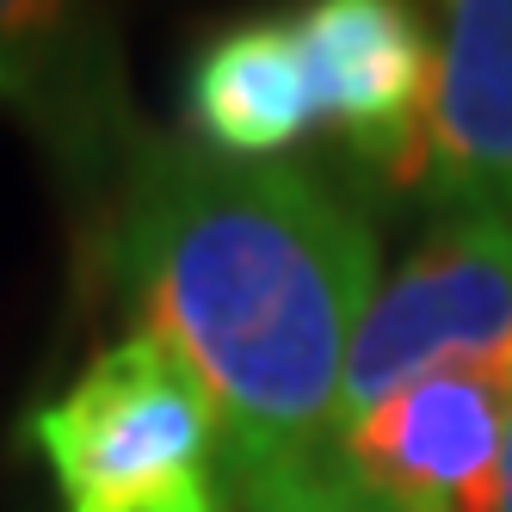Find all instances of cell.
Masks as SVG:
<instances>
[{
	"mask_svg": "<svg viewBox=\"0 0 512 512\" xmlns=\"http://www.w3.org/2000/svg\"><path fill=\"white\" fill-rule=\"evenodd\" d=\"M346 457V451H340ZM241 512H383L371 494H364L352 482V469L340 463L334 475H321V482H297V488H266V494H253L241 500Z\"/></svg>",
	"mask_w": 512,
	"mask_h": 512,
	"instance_id": "9",
	"label": "cell"
},
{
	"mask_svg": "<svg viewBox=\"0 0 512 512\" xmlns=\"http://www.w3.org/2000/svg\"><path fill=\"white\" fill-rule=\"evenodd\" d=\"M192 142L235 161H284L321 124L315 81L290 19H247L192 62Z\"/></svg>",
	"mask_w": 512,
	"mask_h": 512,
	"instance_id": "8",
	"label": "cell"
},
{
	"mask_svg": "<svg viewBox=\"0 0 512 512\" xmlns=\"http://www.w3.org/2000/svg\"><path fill=\"white\" fill-rule=\"evenodd\" d=\"M383 512H500L512 463V358L438 364L340 432Z\"/></svg>",
	"mask_w": 512,
	"mask_h": 512,
	"instance_id": "4",
	"label": "cell"
},
{
	"mask_svg": "<svg viewBox=\"0 0 512 512\" xmlns=\"http://www.w3.org/2000/svg\"><path fill=\"white\" fill-rule=\"evenodd\" d=\"M0 112H19L87 192L118 198L149 136L124 99L112 0H0Z\"/></svg>",
	"mask_w": 512,
	"mask_h": 512,
	"instance_id": "5",
	"label": "cell"
},
{
	"mask_svg": "<svg viewBox=\"0 0 512 512\" xmlns=\"http://www.w3.org/2000/svg\"><path fill=\"white\" fill-rule=\"evenodd\" d=\"M512 358V223L438 216V229L377 284L340 389V432L438 364Z\"/></svg>",
	"mask_w": 512,
	"mask_h": 512,
	"instance_id": "3",
	"label": "cell"
},
{
	"mask_svg": "<svg viewBox=\"0 0 512 512\" xmlns=\"http://www.w3.org/2000/svg\"><path fill=\"white\" fill-rule=\"evenodd\" d=\"M62 512H241L229 426L186 358L124 334L25 420Z\"/></svg>",
	"mask_w": 512,
	"mask_h": 512,
	"instance_id": "2",
	"label": "cell"
},
{
	"mask_svg": "<svg viewBox=\"0 0 512 512\" xmlns=\"http://www.w3.org/2000/svg\"><path fill=\"white\" fill-rule=\"evenodd\" d=\"M432 105L408 192L438 216L512 223V0H426Z\"/></svg>",
	"mask_w": 512,
	"mask_h": 512,
	"instance_id": "6",
	"label": "cell"
},
{
	"mask_svg": "<svg viewBox=\"0 0 512 512\" xmlns=\"http://www.w3.org/2000/svg\"><path fill=\"white\" fill-rule=\"evenodd\" d=\"M130 334L186 358L229 426L241 500L334 475L377 235L315 167L149 142L105 223Z\"/></svg>",
	"mask_w": 512,
	"mask_h": 512,
	"instance_id": "1",
	"label": "cell"
},
{
	"mask_svg": "<svg viewBox=\"0 0 512 512\" xmlns=\"http://www.w3.org/2000/svg\"><path fill=\"white\" fill-rule=\"evenodd\" d=\"M500 512H512V463H506V494H500Z\"/></svg>",
	"mask_w": 512,
	"mask_h": 512,
	"instance_id": "10",
	"label": "cell"
},
{
	"mask_svg": "<svg viewBox=\"0 0 512 512\" xmlns=\"http://www.w3.org/2000/svg\"><path fill=\"white\" fill-rule=\"evenodd\" d=\"M315 81L321 124L352 161L408 192L432 105V31L408 0H309L290 19Z\"/></svg>",
	"mask_w": 512,
	"mask_h": 512,
	"instance_id": "7",
	"label": "cell"
}]
</instances>
